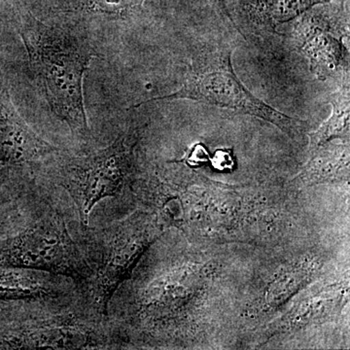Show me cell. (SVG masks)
Returning a JSON list of instances; mask_svg holds the SVG:
<instances>
[{"label": "cell", "instance_id": "obj_6", "mask_svg": "<svg viewBox=\"0 0 350 350\" xmlns=\"http://www.w3.org/2000/svg\"><path fill=\"white\" fill-rule=\"evenodd\" d=\"M123 333L108 315L84 297L66 312L15 325L0 327V349H123Z\"/></svg>", "mask_w": 350, "mask_h": 350}, {"label": "cell", "instance_id": "obj_3", "mask_svg": "<svg viewBox=\"0 0 350 350\" xmlns=\"http://www.w3.org/2000/svg\"><path fill=\"white\" fill-rule=\"evenodd\" d=\"M133 135H120L103 148L79 154L64 150L45 163L40 174L45 183L64 191L72 202L80 223L88 227L94 207L107 198L133 190L137 161Z\"/></svg>", "mask_w": 350, "mask_h": 350}, {"label": "cell", "instance_id": "obj_16", "mask_svg": "<svg viewBox=\"0 0 350 350\" xmlns=\"http://www.w3.org/2000/svg\"><path fill=\"white\" fill-rule=\"evenodd\" d=\"M213 165L215 169L219 170H231L234 167V159H232V152L230 150L216 151L215 156L213 160Z\"/></svg>", "mask_w": 350, "mask_h": 350}, {"label": "cell", "instance_id": "obj_11", "mask_svg": "<svg viewBox=\"0 0 350 350\" xmlns=\"http://www.w3.org/2000/svg\"><path fill=\"white\" fill-rule=\"evenodd\" d=\"M145 0H63L61 12L103 16L113 19H125L135 15L144 6Z\"/></svg>", "mask_w": 350, "mask_h": 350}, {"label": "cell", "instance_id": "obj_13", "mask_svg": "<svg viewBox=\"0 0 350 350\" xmlns=\"http://www.w3.org/2000/svg\"><path fill=\"white\" fill-rule=\"evenodd\" d=\"M306 47L310 64L320 77H327L337 71L342 62L340 41L323 33L317 38L312 36L310 43H306Z\"/></svg>", "mask_w": 350, "mask_h": 350}, {"label": "cell", "instance_id": "obj_14", "mask_svg": "<svg viewBox=\"0 0 350 350\" xmlns=\"http://www.w3.org/2000/svg\"><path fill=\"white\" fill-rule=\"evenodd\" d=\"M209 154L206 147L202 144H196L191 147L185 156L179 161H172V163H185L190 167H200L202 163L208 162Z\"/></svg>", "mask_w": 350, "mask_h": 350}, {"label": "cell", "instance_id": "obj_7", "mask_svg": "<svg viewBox=\"0 0 350 350\" xmlns=\"http://www.w3.org/2000/svg\"><path fill=\"white\" fill-rule=\"evenodd\" d=\"M84 297L68 276L23 268H0V327L70 310Z\"/></svg>", "mask_w": 350, "mask_h": 350}, {"label": "cell", "instance_id": "obj_1", "mask_svg": "<svg viewBox=\"0 0 350 350\" xmlns=\"http://www.w3.org/2000/svg\"><path fill=\"white\" fill-rule=\"evenodd\" d=\"M25 200L24 226L0 238V268L38 269L68 276L84 293L93 271L81 239L73 238L69 229L71 218H78L72 202L54 186L39 182L25 191Z\"/></svg>", "mask_w": 350, "mask_h": 350}, {"label": "cell", "instance_id": "obj_15", "mask_svg": "<svg viewBox=\"0 0 350 350\" xmlns=\"http://www.w3.org/2000/svg\"><path fill=\"white\" fill-rule=\"evenodd\" d=\"M209 2L213 4L214 8H215L216 12L222 18L226 24L231 25L232 29L238 31L239 33L241 34L243 38H245L243 31H241V27L237 24L236 21L232 18V14L229 11L227 0H209Z\"/></svg>", "mask_w": 350, "mask_h": 350}, {"label": "cell", "instance_id": "obj_5", "mask_svg": "<svg viewBox=\"0 0 350 350\" xmlns=\"http://www.w3.org/2000/svg\"><path fill=\"white\" fill-rule=\"evenodd\" d=\"M231 56L229 48H217L199 55L193 59L180 89L142 101L131 108L154 101H198L265 120L294 138L306 122L291 118L256 98L239 79L232 68Z\"/></svg>", "mask_w": 350, "mask_h": 350}, {"label": "cell", "instance_id": "obj_10", "mask_svg": "<svg viewBox=\"0 0 350 350\" xmlns=\"http://www.w3.org/2000/svg\"><path fill=\"white\" fill-rule=\"evenodd\" d=\"M332 114L317 131L308 133L310 150H317L333 138L349 137V88L344 85L330 96Z\"/></svg>", "mask_w": 350, "mask_h": 350}, {"label": "cell", "instance_id": "obj_9", "mask_svg": "<svg viewBox=\"0 0 350 350\" xmlns=\"http://www.w3.org/2000/svg\"><path fill=\"white\" fill-rule=\"evenodd\" d=\"M232 7L245 22L268 31L290 22L319 4L332 0H232Z\"/></svg>", "mask_w": 350, "mask_h": 350}, {"label": "cell", "instance_id": "obj_12", "mask_svg": "<svg viewBox=\"0 0 350 350\" xmlns=\"http://www.w3.org/2000/svg\"><path fill=\"white\" fill-rule=\"evenodd\" d=\"M349 172V145L330 146L317 152L300 175L301 180L315 182L335 178Z\"/></svg>", "mask_w": 350, "mask_h": 350}, {"label": "cell", "instance_id": "obj_2", "mask_svg": "<svg viewBox=\"0 0 350 350\" xmlns=\"http://www.w3.org/2000/svg\"><path fill=\"white\" fill-rule=\"evenodd\" d=\"M20 36L34 81L51 111L83 142L91 139L84 101V79L94 57L100 55L70 31L44 24L31 16Z\"/></svg>", "mask_w": 350, "mask_h": 350}, {"label": "cell", "instance_id": "obj_8", "mask_svg": "<svg viewBox=\"0 0 350 350\" xmlns=\"http://www.w3.org/2000/svg\"><path fill=\"white\" fill-rule=\"evenodd\" d=\"M62 151L27 125L9 92L0 90V172L11 192L20 196L31 187L41 167Z\"/></svg>", "mask_w": 350, "mask_h": 350}, {"label": "cell", "instance_id": "obj_4", "mask_svg": "<svg viewBox=\"0 0 350 350\" xmlns=\"http://www.w3.org/2000/svg\"><path fill=\"white\" fill-rule=\"evenodd\" d=\"M158 232L153 215L142 211L101 229L83 228L80 239L93 271L84 288L88 305L108 315L113 295L131 278Z\"/></svg>", "mask_w": 350, "mask_h": 350}]
</instances>
